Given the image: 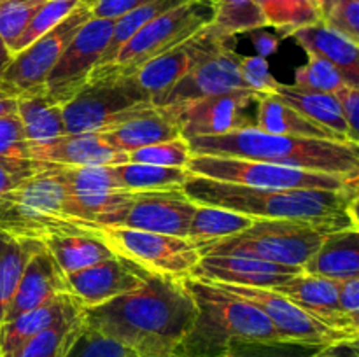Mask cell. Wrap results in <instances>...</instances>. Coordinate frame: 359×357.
Masks as SVG:
<instances>
[{"label": "cell", "mask_w": 359, "mask_h": 357, "mask_svg": "<svg viewBox=\"0 0 359 357\" xmlns=\"http://www.w3.org/2000/svg\"><path fill=\"white\" fill-rule=\"evenodd\" d=\"M196 317L184 280L151 273L130 293L98 307H83V324L139 357H172Z\"/></svg>", "instance_id": "1"}, {"label": "cell", "mask_w": 359, "mask_h": 357, "mask_svg": "<svg viewBox=\"0 0 359 357\" xmlns=\"http://www.w3.org/2000/svg\"><path fill=\"white\" fill-rule=\"evenodd\" d=\"M182 192L198 205L230 210L255 220H358V189H262L189 175Z\"/></svg>", "instance_id": "2"}, {"label": "cell", "mask_w": 359, "mask_h": 357, "mask_svg": "<svg viewBox=\"0 0 359 357\" xmlns=\"http://www.w3.org/2000/svg\"><path fill=\"white\" fill-rule=\"evenodd\" d=\"M191 156L266 161L302 170L359 177V144L276 135L251 126L188 139Z\"/></svg>", "instance_id": "3"}, {"label": "cell", "mask_w": 359, "mask_h": 357, "mask_svg": "<svg viewBox=\"0 0 359 357\" xmlns=\"http://www.w3.org/2000/svg\"><path fill=\"white\" fill-rule=\"evenodd\" d=\"M196 317L172 357H224L237 342L283 340L266 315L217 284L184 276Z\"/></svg>", "instance_id": "4"}, {"label": "cell", "mask_w": 359, "mask_h": 357, "mask_svg": "<svg viewBox=\"0 0 359 357\" xmlns=\"http://www.w3.org/2000/svg\"><path fill=\"white\" fill-rule=\"evenodd\" d=\"M97 227L70 216L67 189L53 164L0 198V231L13 237L44 241L65 234H95Z\"/></svg>", "instance_id": "5"}, {"label": "cell", "mask_w": 359, "mask_h": 357, "mask_svg": "<svg viewBox=\"0 0 359 357\" xmlns=\"http://www.w3.org/2000/svg\"><path fill=\"white\" fill-rule=\"evenodd\" d=\"M358 227V220H252L248 230L198 247L200 255H248L280 265L302 266L330 234Z\"/></svg>", "instance_id": "6"}, {"label": "cell", "mask_w": 359, "mask_h": 357, "mask_svg": "<svg viewBox=\"0 0 359 357\" xmlns=\"http://www.w3.org/2000/svg\"><path fill=\"white\" fill-rule=\"evenodd\" d=\"M216 13V0H186L174 9L160 14L144 24L121 48L111 63L95 66L90 79L111 76H133L137 70L156 56L170 51L209 27Z\"/></svg>", "instance_id": "7"}, {"label": "cell", "mask_w": 359, "mask_h": 357, "mask_svg": "<svg viewBox=\"0 0 359 357\" xmlns=\"http://www.w3.org/2000/svg\"><path fill=\"white\" fill-rule=\"evenodd\" d=\"M62 108L67 133H91L116 128L158 107L135 76H111L88 80Z\"/></svg>", "instance_id": "8"}, {"label": "cell", "mask_w": 359, "mask_h": 357, "mask_svg": "<svg viewBox=\"0 0 359 357\" xmlns=\"http://www.w3.org/2000/svg\"><path fill=\"white\" fill-rule=\"evenodd\" d=\"M186 168H188L189 174L198 175V177L262 189H328V191H344V189H358L359 178L302 170V168L284 167V164L266 163V161L217 156H191Z\"/></svg>", "instance_id": "9"}, {"label": "cell", "mask_w": 359, "mask_h": 357, "mask_svg": "<svg viewBox=\"0 0 359 357\" xmlns=\"http://www.w3.org/2000/svg\"><path fill=\"white\" fill-rule=\"evenodd\" d=\"M93 16H91L90 0H84L55 28L46 31L42 37L16 52L0 76V91L13 98L44 94V83L48 74L51 72L74 35Z\"/></svg>", "instance_id": "10"}, {"label": "cell", "mask_w": 359, "mask_h": 357, "mask_svg": "<svg viewBox=\"0 0 359 357\" xmlns=\"http://www.w3.org/2000/svg\"><path fill=\"white\" fill-rule=\"evenodd\" d=\"M95 234L100 237L114 254L160 275L184 279L200 261L198 247L188 238L112 226H98Z\"/></svg>", "instance_id": "11"}, {"label": "cell", "mask_w": 359, "mask_h": 357, "mask_svg": "<svg viewBox=\"0 0 359 357\" xmlns=\"http://www.w3.org/2000/svg\"><path fill=\"white\" fill-rule=\"evenodd\" d=\"M262 94L256 90H233L160 108L177 122L181 136L188 140L256 126V105Z\"/></svg>", "instance_id": "12"}, {"label": "cell", "mask_w": 359, "mask_h": 357, "mask_svg": "<svg viewBox=\"0 0 359 357\" xmlns=\"http://www.w3.org/2000/svg\"><path fill=\"white\" fill-rule=\"evenodd\" d=\"M114 20L91 18L67 44L58 62L48 74L44 97L56 105H65L88 83L111 38Z\"/></svg>", "instance_id": "13"}, {"label": "cell", "mask_w": 359, "mask_h": 357, "mask_svg": "<svg viewBox=\"0 0 359 357\" xmlns=\"http://www.w3.org/2000/svg\"><path fill=\"white\" fill-rule=\"evenodd\" d=\"M212 284V282H210ZM221 289L228 290L233 296L248 301L252 307L262 310L266 315L273 328L277 329L283 340L312 343V345H333L339 342H353L354 336L347 332L337 331L330 326L323 324L318 318L311 317L307 312L291 303L286 296L265 287H244V286H224L217 284Z\"/></svg>", "instance_id": "14"}, {"label": "cell", "mask_w": 359, "mask_h": 357, "mask_svg": "<svg viewBox=\"0 0 359 357\" xmlns=\"http://www.w3.org/2000/svg\"><path fill=\"white\" fill-rule=\"evenodd\" d=\"M230 42L231 38L217 35L209 24L182 44L147 62L133 76L139 80L140 86L149 93L153 104L158 105V102L168 93V90L177 80H181L198 63H202L203 59L212 56Z\"/></svg>", "instance_id": "15"}, {"label": "cell", "mask_w": 359, "mask_h": 357, "mask_svg": "<svg viewBox=\"0 0 359 357\" xmlns=\"http://www.w3.org/2000/svg\"><path fill=\"white\" fill-rule=\"evenodd\" d=\"M153 272L114 254L112 258L77 272L65 273L69 294L83 307H98L137 289Z\"/></svg>", "instance_id": "16"}, {"label": "cell", "mask_w": 359, "mask_h": 357, "mask_svg": "<svg viewBox=\"0 0 359 357\" xmlns=\"http://www.w3.org/2000/svg\"><path fill=\"white\" fill-rule=\"evenodd\" d=\"M195 209L196 203L182 189L139 192L114 227H132L186 238Z\"/></svg>", "instance_id": "17"}, {"label": "cell", "mask_w": 359, "mask_h": 357, "mask_svg": "<svg viewBox=\"0 0 359 357\" xmlns=\"http://www.w3.org/2000/svg\"><path fill=\"white\" fill-rule=\"evenodd\" d=\"M304 273L302 266L280 265L248 255H200L188 276L224 286L273 289L287 279Z\"/></svg>", "instance_id": "18"}, {"label": "cell", "mask_w": 359, "mask_h": 357, "mask_svg": "<svg viewBox=\"0 0 359 357\" xmlns=\"http://www.w3.org/2000/svg\"><path fill=\"white\" fill-rule=\"evenodd\" d=\"M241 59L242 56L235 52L230 44L224 46L223 49L198 63L181 80H177L168 90V93L158 102L156 107H168V105L233 90H251L242 79Z\"/></svg>", "instance_id": "19"}, {"label": "cell", "mask_w": 359, "mask_h": 357, "mask_svg": "<svg viewBox=\"0 0 359 357\" xmlns=\"http://www.w3.org/2000/svg\"><path fill=\"white\" fill-rule=\"evenodd\" d=\"M27 160L55 167H114L128 163L126 153L109 146L98 132L67 133L46 142H28Z\"/></svg>", "instance_id": "20"}, {"label": "cell", "mask_w": 359, "mask_h": 357, "mask_svg": "<svg viewBox=\"0 0 359 357\" xmlns=\"http://www.w3.org/2000/svg\"><path fill=\"white\" fill-rule=\"evenodd\" d=\"M273 290L286 296L291 303L300 307L302 310L307 312L311 317L321 321L323 324L359 338V322L351 318L340 308L335 280L300 273V275L287 279L280 286L273 287Z\"/></svg>", "instance_id": "21"}, {"label": "cell", "mask_w": 359, "mask_h": 357, "mask_svg": "<svg viewBox=\"0 0 359 357\" xmlns=\"http://www.w3.org/2000/svg\"><path fill=\"white\" fill-rule=\"evenodd\" d=\"M60 294H69L67 276L42 241V247L28 259L4 322L13 321L18 315L48 303Z\"/></svg>", "instance_id": "22"}, {"label": "cell", "mask_w": 359, "mask_h": 357, "mask_svg": "<svg viewBox=\"0 0 359 357\" xmlns=\"http://www.w3.org/2000/svg\"><path fill=\"white\" fill-rule=\"evenodd\" d=\"M291 37L307 51V55L318 56L332 63L344 80L351 86L359 84V46L340 31L333 30L323 21H318L309 27L298 28Z\"/></svg>", "instance_id": "23"}, {"label": "cell", "mask_w": 359, "mask_h": 357, "mask_svg": "<svg viewBox=\"0 0 359 357\" xmlns=\"http://www.w3.org/2000/svg\"><path fill=\"white\" fill-rule=\"evenodd\" d=\"M83 304L70 294H60L55 300L41 304L30 312L18 315L13 321H7L0 326V356L14 352L23 343L41 335L51 326L58 324L62 318L69 315L79 314Z\"/></svg>", "instance_id": "24"}, {"label": "cell", "mask_w": 359, "mask_h": 357, "mask_svg": "<svg viewBox=\"0 0 359 357\" xmlns=\"http://www.w3.org/2000/svg\"><path fill=\"white\" fill-rule=\"evenodd\" d=\"M256 128L276 135L298 136V139L335 140L347 142L325 126L311 121L304 114L287 105L279 94L263 93L256 105Z\"/></svg>", "instance_id": "25"}, {"label": "cell", "mask_w": 359, "mask_h": 357, "mask_svg": "<svg viewBox=\"0 0 359 357\" xmlns=\"http://www.w3.org/2000/svg\"><path fill=\"white\" fill-rule=\"evenodd\" d=\"M304 273L328 280L359 276V230L346 227L330 234L304 265Z\"/></svg>", "instance_id": "26"}, {"label": "cell", "mask_w": 359, "mask_h": 357, "mask_svg": "<svg viewBox=\"0 0 359 357\" xmlns=\"http://www.w3.org/2000/svg\"><path fill=\"white\" fill-rule=\"evenodd\" d=\"M98 133L111 147L123 150V153H130V150L140 149V147L177 139L181 136V128L163 108L158 107L151 114L130 119L116 128Z\"/></svg>", "instance_id": "27"}, {"label": "cell", "mask_w": 359, "mask_h": 357, "mask_svg": "<svg viewBox=\"0 0 359 357\" xmlns=\"http://www.w3.org/2000/svg\"><path fill=\"white\" fill-rule=\"evenodd\" d=\"M276 94H279L287 105L297 108L300 114L309 118L311 121L325 126L330 132L337 133L347 142L358 144L351 135V130L347 126L340 105L337 98L330 93H319V91H307L293 86V84L279 83Z\"/></svg>", "instance_id": "28"}, {"label": "cell", "mask_w": 359, "mask_h": 357, "mask_svg": "<svg viewBox=\"0 0 359 357\" xmlns=\"http://www.w3.org/2000/svg\"><path fill=\"white\" fill-rule=\"evenodd\" d=\"M41 247V240L13 237L0 231V326L6 321L7 308L27 268L28 259Z\"/></svg>", "instance_id": "29"}, {"label": "cell", "mask_w": 359, "mask_h": 357, "mask_svg": "<svg viewBox=\"0 0 359 357\" xmlns=\"http://www.w3.org/2000/svg\"><path fill=\"white\" fill-rule=\"evenodd\" d=\"M44 245L56 259L63 273L88 268L114 255V251L100 237L91 233L51 237L44 240Z\"/></svg>", "instance_id": "30"}, {"label": "cell", "mask_w": 359, "mask_h": 357, "mask_svg": "<svg viewBox=\"0 0 359 357\" xmlns=\"http://www.w3.org/2000/svg\"><path fill=\"white\" fill-rule=\"evenodd\" d=\"M16 115L28 142H46L67 135L62 105L53 104L44 94L18 98Z\"/></svg>", "instance_id": "31"}, {"label": "cell", "mask_w": 359, "mask_h": 357, "mask_svg": "<svg viewBox=\"0 0 359 357\" xmlns=\"http://www.w3.org/2000/svg\"><path fill=\"white\" fill-rule=\"evenodd\" d=\"M252 220L255 219L242 216V214L196 203L195 214H193L186 238L191 244H195L196 247H202V245L210 244V241H217L238 234L241 231L248 230Z\"/></svg>", "instance_id": "32"}, {"label": "cell", "mask_w": 359, "mask_h": 357, "mask_svg": "<svg viewBox=\"0 0 359 357\" xmlns=\"http://www.w3.org/2000/svg\"><path fill=\"white\" fill-rule=\"evenodd\" d=\"M112 168L121 181L123 188L135 192L182 189L184 182L191 175L188 168L156 167V164L142 163H123L114 164Z\"/></svg>", "instance_id": "33"}, {"label": "cell", "mask_w": 359, "mask_h": 357, "mask_svg": "<svg viewBox=\"0 0 359 357\" xmlns=\"http://www.w3.org/2000/svg\"><path fill=\"white\" fill-rule=\"evenodd\" d=\"M266 27L291 35L298 28L321 21V0H256Z\"/></svg>", "instance_id": "34"}, {"label": "cell", "mask_w": 359, "mask_h": 357, "mask_svg": "<svg viewBox=\"0 0 359 357\" xmlns=\"http://www.w3.org/2000/svg\"><path fill=\"white\" fill-rule=\"evenodd\" d=\"M186 2V0H154V2L146 4L142 7H137V9L130 10V13L123 14L121 18L114 20V27H112L111 38H109V44L105 48L104 55H102L100 62L97 63V66H104L107 63H111L116 58L119 51H121L123 46L144 27L149 21H153L154 18H158L160 14L167 13V10L174 9L179 4Z\"/></svg>", "instance_id": "35"}, {"label": "cell", "mask_w": 359, "mask_h": 357, "mask_svg": "<svg viewBox=\"0 0 359 357\" xmlns=\"http://www.w3.org/2000/svg\"><path fill=\"white\" fill-rule=\"evenodd\" d=\"M265 27V18L256 0H216V13L210 28L221 37L233 38L238 34Z\"/></svg>", "instance_id": "36"}, {"label": "cell", "mask_w": 359, "mask_h": 357, "mask_svg": "<svg viewBox=\"0 0 359 357\" xmlns=\"http://www.w3.org/2000/svg\"><path fill=\"white\" fill-rule=\"evenodd\" d=\"M81 322H83V310L62 318L58 324L51 326L41 335L23 343L20 349L2 357H63L74 336L79 331Z\"/></svg>", "instance_id": "37"}, {"label": "cell", "mask_w": 359, "mask_h": 357, "mask_svg": "<svg viewBox=\"0 0 359 357\" xmlns=\"http://www.w3.org/2000/svg\"><path fill=\"white\" fill-rule=\"evenodd\" d=\"M55 172L67 192L72 196H91L125 189L112 167H55Z\"/></svg>", "instance_id": "38"}, {"label": "cell", "mask_w": 359, "mask_h": 357, "mask_svg": "<svg viewBox=\"0 0 359 357\" xmlns=\"http://www.w3.org/2000/svg\"><path fill=\"white\" fill-rule=\"evenodd\" d=\"M321 349L294 340H259L233 343L224 357H314Z\"/></svg>", "instance_id": "39"}, {"label": "cell", "mask_w": 359, "mask_h": 357, "mask_svg": "<svg viewBox=\"0 0 359 357\" xmlns=\"http://www.w3.org/2000/svg\"><path fill=\"white\" fill-rule=\"evenodd\" d=\"M83 2L84 0H46V2L39 7L35 16L32 18L27 30H25L23 34H21V37L18 38L16 46L13 48V56L16 55V52H20L21 49L27 48V46H30L32 42L37 41L39 37H42L46 31L55 28L60 21L65 20V18Z\"/></svg>", "instance_id": "40"}, {"label": "cell", "mask_w": 359, "mask_h": 357, "mask_svg": "<svg viewBox=\"0 0 359 357\" xmlns=\"http://www.w3.org/2000/svg\"><path fill=\"white\" fill-rule=\"evenodd\" d=\"M126 158H128V163L186 168L191 160V150H189L188 140L184 136H177L167 142H158L153 146L130 150L126 153Z\"/></svg>", "instance_id": "41"}, {"label": "cell", "mask_w": 359, "mask_h": 357, "mask_svg": "<svg viewBox=\"0 0 359 357\" xmlns=\"http://www.w3.org/2000/svg\"><path fill=\"white\" fill-rule=\"evenodd\" d=\"M63 357H139L121 343L100 335L95 329L81 322L77 335L74 336Z\"/></svg>", "instance_id": "42"}, {"label": "cell", "mask_w": 359, "mask_h": 357, "mask_svg": "<svg viewBox=\"0 0 359 357\" xmlns=\"http://www.w3.org/2000/svg\"><path fill=\"white\" fill-rule=\"evenodd\" d=\"M46 0H6L0 2V38L13 55L18 38Z\"/></svg>", "instance_id": "43"}, {"label": "cell", "mask_w": 359, "mask_h": 357, "mask_svg": "<svg viewBox=\"0 0 359 357\" xmlns=\"http://www.w3.org/2000/svg\"><path fill=\"white\" fill-rule=\"evenodd\" d=\"M309 59L305 65L298 66L294 72L293 86L307 91H319V93L333 94L340 86L347 84L342 74L326 59L318 56L307 55Z\"/></svg>", "instance_id": "44"}, {"label": "cell", "mask_w": 359, "mask_h": 357, "mask_svg": "<svg viewBox=\"0 0 359 357\" xmlns=\"http://www.w3.org/2000/svg\"><path fill=\"white\" fill-rule=\"evenodd\" d=\"M321 21L359 42V0H321Z\"/></svg>", "instance_id": "45"}, {"label": "cell", "mask_w": 359, "mask_h": 357, "mask_svg": "<svg viewBox=\"0 0 359 357\" xmlns=\"http://www.w3.org/2000/svg\"><path fill=\"white\" fill-rule=\"evenodd\" d=\"M48 167L49 164L42 163V161L23 160V158H0V198Z\"/></svg>", "instance_id": "46"}, {"label": "cell", "mask_w": 359, "mask_h": 357, "mask_svg": "<svg viewBox=\"0 0 359 357\" xmlns=\"http://www.w3.org/2000/svg\"><path fill=\"white\" fill-rule=\"evenodd\" d=\"M28 140L23 125L16 114L0 118V158H23L27 160Z\"/></svg>", "instance_id": "47"}, {"label": "cell", "mask_w": 359, "mask_h": 357, "mask_svg": "<svg viewBox=\"0 0 359 357\" xmlns=\"http://www.w3.org/2000/svg\"><path fill=\"white\" fill-rule=\"evenodd\" d=\"M241 74L248 88L262 93H276L279 80L270 74L269 63L263 56H242Z\"/></svg>", "instance_id": "48"}, {"label": "cell", "mask_w": 359, "mask_h": 357, "mask_svg": "<svg viewBox=\"0 0 359 357\" xmlns=\"http://www.w3.org/2000/svg\"><path fill=\"white\" fill-rule=\"evenodd\" d=\"M333 97L339 102L340 111L351 130V135L359 144V88L344 84L333 93Z\"/></svg>", "instance_id": "49"}, {"label": "cell", "mask_w": 359, "mask_h": 357, "mask_svg": "<svg viewBox=\"0 0 359 357\" xmlns=\"http://www.w3.org/2000/svg\"><path fill=\"white\" fill-rule=\"evenodd\" d=\"M154 0H90L91 16L100 20H118L123 14Z\"/></svg>", "instance_id": "50"}, {"label": "cell", "mask_w": 359, "mask_h": 357, "mask_svg": "<svg viewBox=\"0 0 359 357\" xmlns=\"http://www.w3.org/2000/svg\"><path fill=\"white\" fill-rule=\"evenodd\" d=\"M339 304L351 318L359 322V276L335 280Z\"/></svg>", "instance_id": "51"}, {"label": "cell", "mask_w": 359, "mask_h": 357, "mask_svg": "<svg viewBox=\"0 0 359 357\" xmlns=\"http://www.w3.org/2000/svg\"><path fill=\"white\" fill-rule=\"evenodd\" d=\"M314 357H359L358 340H353V342H339L333 343V345L323 346Z\"/></svg>", "instance_id": "52"}, {"label": "cell", "mask_w": 359, "mask_h": 357, "mask_svg": "<svg viewBox=\"0 0 359 357\" xmlns=\"http://www.w3.org/2000/svg\"><path fill=\"white\" fill-rule=\"evenodd\" d=\"M16 108H18V98L7 97L6 93L0 91V118H2V115L16 114Z\"/></svg>", "instance_id": "53"}, {"label": "cell", "mask_w": 359, "mask_h": 357, "mask_svg": "<svg viewBox=\"0 0 359 357\" xmlns=\"http://www.w3.org/2000/svg\"><path fill=\"white\" fill-rule=\"evenodd\" d=\"M277 46V41L273 37H269V35H263V37L256 38V48L262 55H269L270 51H273ZM259 55V56H262Z\"/></svg>", "instance_id": "54"}, {"label": "cell", "mask_w": 359, "mask_h": 357, "mask_svg": "<svg viewBox=\"0 0 359 357\" xmlns=\"http://www.w3.org/2000/svg\"><path fill=\"white\" fill-rule=\"evenodd\" d=\"M11 59H13V55L9 52L7 46L4 44L2 38H0V76H2L4 70L7 69V65H9Z\"/></svg>", "instance_id": "55"}, {"label": "cell", "mask_w": 359, "mask_h": 357, "mask_svg": "<svg viewBox=\"0 0 359 357\" xmlns=\"http://www.w3.org/2000/svg\"><path fill=\"white\" fill-rule=\"evenodd\" d=\"M0 2H6V0H0Z\"/></svg>", "instance_id": "56"}, {"label": "cell", "mask_w": 359, "mask_h": 357, "mask_svg": "<svg viewBox=\"0 0 359 357\" xmlns=\"http://www.w3.org/2000/svg\"><path fill=\"white\" fill-rule=\"evenodd\" d=\"M0 357H2V356H0Z\"/></svg>", "instance_id": "57"}]
</instances>
